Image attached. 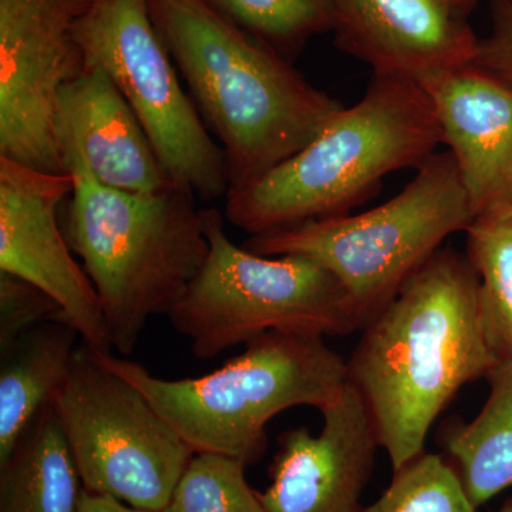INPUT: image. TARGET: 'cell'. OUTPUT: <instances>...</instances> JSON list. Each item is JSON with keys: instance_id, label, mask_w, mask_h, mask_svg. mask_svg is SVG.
<instances>
[{"instance_id": "obj_1", "label": "cell", "mask_w": 512, "mask_h": 512, "mask_svg": "<svg viewBox=\"0 0 512 512\" xmlns=\"http://www.w3.org/2000/svg\"><path fill=\"white\" fill-rule=\"evenodd\" d=\"M362 329L349 382L397 471L426 453L431 427L458 390L498 362L468 256L439 249Z\"/></svg>"}, {"instance_id": "obj_2", "label": "cell", "mask_w": 512, "mask_h": 512, "mask_svg": "<svg viewBox=\"0 0 512 512\" xmlns=\"http://www.w3.org/2000/svg\"><path fill=\"white\" fill-rule=\"evenodd\" d=\"M151 20L227 158L229 190L298 154L345 109L207 0H148Z\"/></svg>"}, {"instance_id": "obj_3", "label": "cell", "mask_w": 512, "mask_h": 512, "mask_svg": "<svg viewBox=\"0 0 512 512\" xmlns=\"http://www.w3.org/2000/svg\"><path fill=\"white\" fill-rule=\"evenodd\" d=\"M74 188L67 242L99 295L111 348L130 356L151 316L167 315L207 259L194 195L101 184L72 141H59Z\"/></svg>"}, {"instance_id": "obj_4", "label": "cell", "mask_w": 512, "mask_h": 512, "mask_svg": "<svg viewBox=\"0 0 512 512\" xmlns=\"http://www.w3.org/2000/svg\"><path fill=\"white\" fill-rule=\"evenodd\" d=\"M440 144L443 131L423 87L412 77L373 73L365 96L308 146L229 190L225 215L251 235L342 215L384 175L419 168Z\"/></svg>"}, {"instance_id": "obj_5", "label": "cell", "mask_w": 512, "mask_h": 512, "mask_svg": "<svg viewBox=\"0 0 512 512\" xmlns=\"http://www.w3.org/2000/svg\"><path fill=\"white\" fill-rule=\"evenodd\" d=\"M97 359L137 387L192 453L222 454L247 466L264 454L275 416L296 406L320 412L349 383L348 362L325 336L282 330L252 339L220 369L188 379H161L113 355Z\"/></svg>"}, {"instance_id": "obj_6", "label": "cell", "mask_w": 512, "mask_h": 512, "mask_svg": "<svg viewBox=\"0 0 512 512\" xmlns=\"http://www.w3.org/2000/svg\"><path fill=\"white\" fill-rule=\"evenodd\" d=\"M399 195L359 215H333L252 235L245 249L311 259L342 284L362 328L474 215L456 160L434 153Z\"/></svg>"}, {"instance_id": "obj_7", "label": "cell", "mask_w": 512, "mask_h": 512, "mask_svg": "<svg viewBox=\"0 0 512 512\" xmlns=\"http://www.w3.org/2000/svg\"><path fill=\"white\" fill-rule=\"evenodd\" d=\"M207 259L168 313L175 332L208 360L266 332L348 335L362 320L328 269L303 256H264L237 247L215 208L200 210Z\"/></svg>"}, {"instance_id": "obj_8", "label": "cell", "mask_w": 512, "mask_h": 512, "mask_svg": "<svg viewBox=\"0 0 512 512\" xmlns=\"http://www.w3.org/2000/svg\"><path fill=\"white\" fill-rule=\"evenodd\" d=\"M53 407L84 490L167 510L194 453L143 393L80 343Z\"/></svg>"}, {"instance_id": "obj_9", "label": "cell", "mask_w": 512, "mask_h": 512, "mask_svg": "<svg viewBox=\"0 0 512 512\" xmlns=\"http://www.w3.org/2000/svg\"><path fill=\"white\" fill-rule=\"evenodd\" d=\"M84 66L119 87L173 183L201 200L227 197V158L178 79L148 0H92L76 26Z\"/></svg>"}, {"instance_id": "obj_10", "label": "cell", "mask_w": 512, "mask_h": 512, "mask_svg": "<svg viewBox=\"0 0 512 512\" xmlns=\"http://www.w3.org/2000/svg\"><path fill=\"white\" fill-rule=\"evenodd\" d=\"M92 0H0V157L67 173L60 93L86 69L76 26Z\"/></svg>"}, {"instance_id": "obj_11", "label": "cell", "mask_w": 512, "mask_h": 512, "mask_svg": "<svg viewBox=\"0 0 512 512\" xmlns=\"http://www.w3.org/2000/svg\"><path fill=\"white\" fill-rule=\"evenodd\" d=\"M73 175L37 170L0 157V271L47 293L94 355H111L96 289L57 222Z\"/></svg>"}, {"instance_id": "obj_12", "label": "cell", "mask_w": 512, "mask_h": 512, "mask_svg": "<svg viewBox=\"0 0 512 512\" xmlns=\"http://www.w3.org/2000/svg\"><path fill=\"white\" fill-rule=\"evenodd\" d=\"M322 413V429L286 431L259 494L268 512H365V490L376 450V430L352 383Z\"/></svg>"}, {"instance_id": "obj_13", "label": "cell", "mask_w": 512, "mask_h": 512, "mask_svg": "<svg viewBox=\"0 0 512 512\" xmlns=\"http://www.w3.org/2000/svg\"><path fill=\"white\" fill-rule=\"evenodd\" d=\"M456 160L474 222L512 217V84L470 63L417 80Z\"/></svg>"}, {"instance_id": "obj_14", "label": "cell", "mask_w": 512, "mask_h": 512, "mask_svg": "<svg viewBox=\"0 0 512 512\" xmlns=\"http://www.w3.org/2000/svg\"><path fill=\"white\" fill-rule=\"evenodd\" d=\"M336 42L373 73L420 80L473 62L478 40L450 0H333Z\"/></svg>"}, {"instance_id": "obj_15", "label": "cell", "mask_w": 512, "mask_h": 512, "mask_svg": "<svg viewBox=\"0 0 512 512\" xmlns=\"http://www.w3.org/2000/svg\"><path fill=\"white\" fill-rule=\"evenodd\" d=\"M57 137L72 141L90 173L107 187L144 194L177 187L130 104L100 67H86L64 86Z\"/></svg>"}, {"instance_id": "obj_16", "label": "cell", "mask_w": 512, "mask_h": 512, "mask_svg": "<svg viewBox=\"0 0 512 512\" xmlns=\"http://www.w3.org/2000/svg\"><path fill=\"white\" fill-rule=\"evenodd\" d=\"M77 340L82 342L69 322H47L0 352V463L69 376Z\"/></svg>"}, {"instance_id": "obj_17", "label": "cell", "mask_w": 512, "mask_h": 512, "mask_svg": "<svg viewBox=\"0 0 512 512\" xmlns=\"http://www.w3.org/2000/svg\"><path fill=\"white\" fill-rule=\"evenodd\" d=\"M84 485L52 402L0 463V512H80Z\"/></svg>"}, {"instance_id": "obj_18", "label": "cell", "mask_w": 512, "mask_h": 512, "mask_svg": "<svg viewBox=\"0 0 512 512\" xmlns=\"http://www.w3.org/2000/svg\"><path fill=\"white\" fill-rule=\"evenodd\" d=\"M487 379L491 389L481 412L446 437L461 483L477 508L512 487V350L498 359Z\"/></svg>"}, {"instance_id": "obj_19", "label": "cell", "mask_w": 512, "mask_h": 512, "mask_svg": "<svg viewBox=\"0 0 512 512\" xmlns=\"http://www.w3.org/2000/svg\"><path fill=\"white\" fill-rule=\"evenodd\" d=\"M466 232L485 335L500 359L512 350V221H476Z\"/></svg>"}, {"instance_id": "obj_20", "label": "cell", "mask_w": 512, "mask_h": 512, "mask_svg": "<svg viewBox=\"0 0 512 512\" xmlns=\"http://www.w3.org/2000/svg\"><path fill=\"white\" fill-rule=\"evenodd\" d=\"M221 15L278 52L335 29L333 0H207ZM279 53V52H278Z\"/></svg>"}, {"instance_id": "obj_21", "label": "cell", "mask_w": 512, "mask_h": 512, "mask_svg": "<svg viewBox=\"0 0 512 512\" xmlns=\"http://www.w3.org/2000/svg\"><path fill=\"white\" fill-rule=\"evenodd\" d=\"M247 464L214 453L192 456L175 490L177 512H268L245 477Z\"/></svg>"}, {"instance_id": "obj_22", "label": "cell", "mask_w": 512, "mask_h": 512, "mask_svg": "<svg viewBox=\"0 0 512 512\" xmlns=\"http://www.w3.org/2000/svg\"><path fill=\"white\" fill-rule=\"evenodd\" d=\"M365 512H477L461 478L437 454L423 453L394 471L392 483Z\"/></svg>"}, {"instance_id": "obj_23", "label": "cell", "mask_w": 512, "mask_h": 512, "mask_svg": "<svg viewBox=\"0 0 512 512\" xmlns=\"http://www.w3.org/2000/svg\"><path fill=\"white\" fill-rule=\"evenodd\" d=\"M47 322H67L57 302L37 286L0 271V352Z\"/></svg>"}, {"instance_id": "obj_24", "label": "cell", "mask_w": 512, "mask_h": 512, "mask_svg": "<svg viewBox=\"0 0 512 512\" xmlns=\"http://www.w3.org/2000/svg\"><path fill=\"white\" fill-rule=\"evenodd\" d=\"M491 18L490 36L478 40L471 63L512 84V0H491Z\"/></svg>"}, {"instance_id": "obj_25", "label": "cell", "mask_w": 512, "mask_h": 512, "mask_svg": "<svg viewBox=\"0 0 512 512\" xmlns=\"http://www.w3.org/2000/svg\"><path fill=\"white\" fill-rule=\"evenodd\" d=\"M80 512H177L173 507H168L163 511H148L141 508L133 507L117 500V498L109 497V495L93 494L84 490L82 504H80Z\"/></svg>"}, {"instance_id": "obj_26", "label": "cell", "mask_w": 512, "mask_h": 512, "mask_svg": "<svg viewBox=\"0 0 512 512\" xmlns=\"http://www.w3.org/2000/svg\"><path fill=\"white\" fill-rule=\"evenodd\" d=\"M450 2L453 3L458 10H461V12L467 15V13H470L474 6H476L477 0H450Z\"/></svg>"}, {"instance_id": "obj_27", "label": "cell", "mask_w": 512, "mask_h": 512, "mask_svg": "<svg viewBox=\"0 0 512 512\" xmlns=\"http://www.w3.org/2000/svg\"><path fill=\"white\" fill-rule=\"evenodd\" d=\"M500 512H512V501L510 504L505 505L503 510H501Z\"/></svg>"}, {"instance_id": "obj_28", "label": "cell", "mask_w": 512, "mask_h": 512, "mask_svg": "<svg viewBox=\"0 0 512 512\" xmlns=\"http://www.w3.org/2000/svg\"><path fill=\"white\" fill-rule=\"evenodd\" d=\"M510 220L512 221V217L510 218Z\"/></svg>"}]
</instances>
